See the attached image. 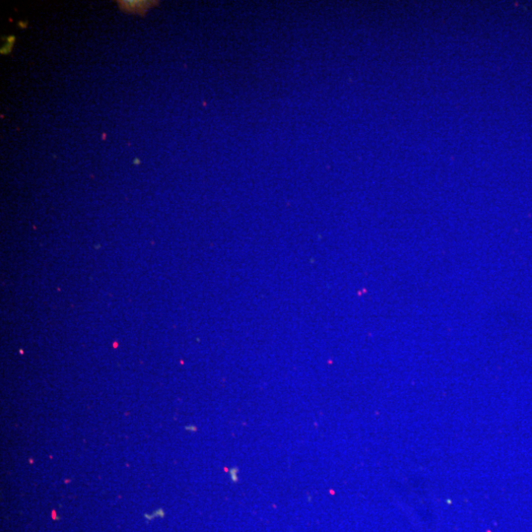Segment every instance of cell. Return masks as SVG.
Returning <instances> with one entry per match:
<instances>
[{"label": "cell", "mask_w": 532, "mask_h": 532, "mask_svg": "<svg viewBox=\"0 0 532 532\" xmlns=\"http://www.w3.org/2000/svg\"><path fill=\"white\" fill-rule=\"evenodd\" d=\"M120 3L122 6V9L129 13L145 12L148 7L152 6V4H149L152 2H145V1H123Z\"/></svg>", "instance_id": "1"}]
</instances>
